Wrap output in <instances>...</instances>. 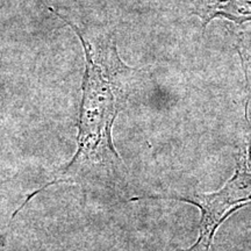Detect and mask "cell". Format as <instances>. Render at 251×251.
I'll list each match as a JSON object with an SVG mask.
<instances>
[{"mask_svg":"<svg viewBox=\"0 0 251 251\" xmlns=\"http://www.w3.org/2000/svg\"><path fill=\"white\" fill-rule=\"evenodd\" d=\"M193 13L200 18L202 29L213 19L226 18L241 26L251 21V0H193Z\"/></svg>","mask_w":251,"mask_h":251,"instance_id":"3","label":"cell"},{"mask_svg":"<svg viewBox=\"0 0 251 251\" xmlns=\"http://www.w3.org/2000/svg\"><path fill=\"white\" fill-rule=\"evenodd\" d=\"M52 14L76 31L85 52V74L83 80L79 122H78L77 151L71 162L58 176L64 181L83 165L92 163L121 161L113 144L112 128L119 112L127 99V84L135 70L126 65L118 54L113 37L92 42L67 18L48 7Z\"/></svg>","mask_w":251,"mask_h":251,"instance_id":"1","label":"cell"},{"mask_svg":"<svg viewBox=\"0 0 251 251\" xmlns=\"http://www.w3.org/2000/svg\"><path fill=\"white\" fill-rule=\"evenodd\" d=\"M249 99L246 102V124L248 139L237 157L235 174L228 183L212 193H192L185 196L150 197L151 199H176L197 206L201 211L199 237L197 243L186 250L209 251L216 230L229 215L251 203V124L249 120Z\"/></svg>","mask_w":251,"mask_h":251,"instance_id":"2","label":"cell"}]
</instances>
